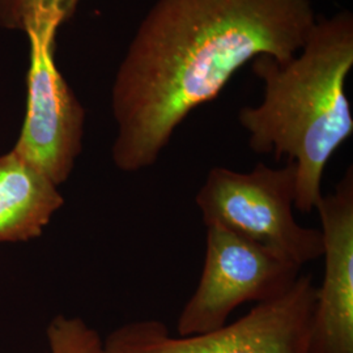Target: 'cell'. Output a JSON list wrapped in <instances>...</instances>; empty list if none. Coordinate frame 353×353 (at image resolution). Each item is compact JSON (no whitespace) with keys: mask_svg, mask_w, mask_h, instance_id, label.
<instances>
[{"mask_svg":"<svg viewBox=\"0 0 353 353\" xmlns=\"http://www.w3.org/2000/svg\"><path fill=\"white\" fill-rule=\"evenodd\" d=\"M58 188L13 150L0 156V243L41 237L63 207Z\"/></svg>","mask_w":353,"mask_h":353,"instance_id":"cell-8","label":"cell"},{"mask_svg":"<svg viewBox=\"0 0 353 353\" xmlns=\"http://www.w3.org/2000/svg\"><path fill=\"white\" fill-rule=\"evenodd\" d=\"M79 0H0V26L30 32L55 28L70 20Z\"/></svg>","mask_w":353,"mask_h":353,"instance_id":"cell-9","label":"cell"},{"mask_svg":"<svg viewBox=\"0 0 353 353\" xmlns=\"http://www.w3.org/2000/svg\"><path fill=\"white\" fill-rule=\"evenodd\" d=\"M252 63L263 83V99L242 108L239 122L252 151L287 157L294 164V210L310 214L323 195L328 161L353 134L345 90L353 67V14L344 10L318 17L305 45L288 62L259 55Z\"/></svg>","mask_w":353,"mask_h":353,"instance_id":"cell-2","label":"cell"},{"mask_svg":"<svg viewBox=\"0 0 353 353\" xmlns=\"http://www.w3.org/2000/svg\"><path fill=\"white\" fill-rule=\"evenodd\" d=\"M300 275V265L227 228L207 225L202 274L178 316L176 335L189 336L223 327L241 305L278 299Z\"/></svg>","mask_w":353,"mask_h":353,"instance_id":"cell-5","label":"cell"},{"mask_svg":"<svg viewBox=\"0 0 353 353\" xmlns=\"http://www.w3.org/2000/svg\"><path fill=\"white\" fill-rule=\"evenodd\" d=\"M316 285L301 274L278 299L255 303L246 316L208 332L179 336L159 319H140L113 330L101 353H316L313 322Z\"/></svg>","mask_w":353,"mask_h":353,"instance_id":"cell-4","label":"cell"},{"mask_svg":"<svg viewBox=\"0 0 353 353\" xmlns=\"http://www.w3.org/2000/svg\"><path fill=\"white\" fill-rule=\"evenodd\" d=\"M57 30L28 33L26 121L13 151L61 186L83 150L85 110L55 63Z\"/></svg>","mask_w":353,"mask_h":353,"instance_id":"cell-6","label":"cell"},{"mask_svg":"<svg viewBox=\"0 0 353 353\" xmlns=\"http://www.w3.org/2000/svg\"><path fill=\"white\" fill-rule=\"evenodd\" d=\"M51 353H101L100 334L79 316H57L48 327Z\"/></svg>","mask_w":353,"mask_h":353,"instance_id":"cell-10","label":"cell"},{"mask_svg":"<svg viewBox=\"0 0 353 353\" xmlns=\"http://www.w3.org/2000/svg\"><path fill=\"white\" fill-rule=\"evenodd\" d=\"M316 211L323 237L325 272L316 285V353H353V169L323 194Z\"/></svg>","mask_w":353,"mask_h":353,"instance_id":"cell-7","label":"cell"},{"mask_svg":"<svg viewBox=\"0 0 353 353\" xmlns=\"http://www.w3.org/2000/svg\"><path fill=\"white\" fill-rule=\"evenodd\" d=\"M316 20L312 0H156L114 80L115 168L153 166L178 126L242 65L259 55L288 62Z\"/></svg>","mask_w":353,"mask_h":353,"instance_id":"cell-1","label":"cell"},{"mask_svg":"<svg viewBox=\"0 0 353 353\" xmlns=\"http://www.w3.org/2000/svg\"><path fill=\"white\" fill-rule=\"evenodd\" d=\"M294 199L296 166L287 161L281 168L259 163L249 172L214 166L195 203L205 227L227 228L303 268L322 258L323 237L296 220Z\"/></svg>","mask_w":353,"mask_h":353,"instance_id":"cell-3","label":"cell"}]
</instances>
